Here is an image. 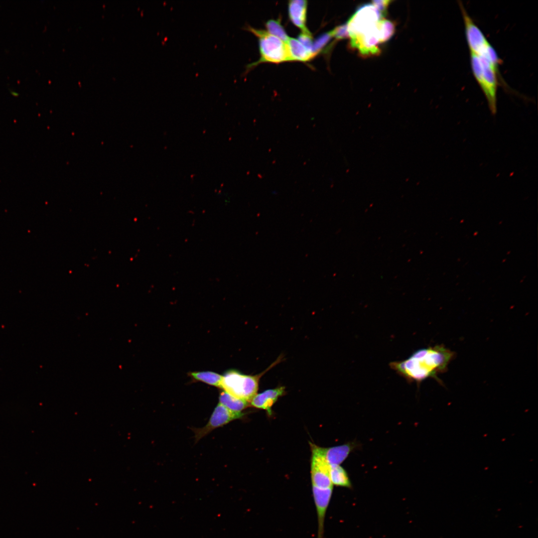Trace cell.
I'll return each mask as SVG.
<instances>
[{
  "label": "cell",
  "instance_id": "obj_14",
  "mask_svg": "<svg viewBox=\"0 0 538 538\" xmlns=\"http://www.w3.org/2000/svg\"><path fill=\"white\" fill-rule=\"evenodd\" d=\"M249 402L238 398L225 391L221 393L219 403L231 411L241 413L249 405Z\"/></svg>",
  "mask_w": 538,
  "mask_h": 538
},
{
  "label": "cell",
  "instance_id": "obj_4",
  "mask_svg": "<svg viewBox=\"0 0 538 538\" xmlns=\"http://www.w3.org/2000/svg\"><path fill=\"white\" fill-rule=\"evenodd\" d=\"M258 37L261 58L257 63H280L291 60L287 45L279 38L264 30L247 28Z\"/></svg>",
  "mask_w": 538,
  "mask_h": 538
},
{
  "label": "cell",
  "instance_id": "obj_19",
  "mask_svg": "<svg viewBox=\"0 0 538 538\" xmlns=\"http://www.w3.org/2000/svg\"><path fill=\"white\" fill-rule=\"evenodd\" d=\"M332 37L331 31L320 36L312 45V52L315 56L327 44Z\"/></svg>",
  "mask_w": 538,
  "mask_h": 538
},
{
  "label": "cell",
  "instance_id": "obj_15",
  "mask_svg": "<svg viewBox=\"0 0 538 538\" xmlns=\"http://www.w3.org/2000/svg\"><path fill=\"white\" fill-rule=\"evenodd\" d=\"M329 477L333 485L347 488H352L351 482L346 471L339 465L330 466Z\"/></svg>",
  "mask_w": 538,
  "mask_h": 538
},
{
  "label": "cell",
  "instance_id": "obj_16",
  "mask_svg": "<svg viewBox=\"0 0 538 538\" xmlns=\"http://www.w3.org/2000/svg\"><path fill=\"white\" fill-rule=\"evenodd\" d=\"M191 376L195 380L210 385L220 387L223 376L211 371L193 372Z\"/></svg>",
  "mask_w": 538,
  "mask_h": 538
},
{
  "label": "cell",
  "instance_id": "obj_13",
  "mask_svg": "<svg viewBox=\"0 0 538 538\" xmlns=\"http://www.w3.org/2000/svg\"><path fill=\"white\" fill-rule=\"evenodd\" d=\"M286 44L291 60L307 61L315 56L296 39L289 38Z\"/></svg>",
  "mask_w": 538,
  "mask_h": 538
},
{
  "label": "cell",
  "instance_id": "obj_18",
  "mask_svg": "<svg viewBox=\"0 0 538 538\" xmlns=\"http://www.w3.org/2000/svg\"><path fill=\"white\" fill-rule=\"evenodd\" d=\"M266 25L269 34L277 37L285 43L287 42L289 37L279 20H269Z\"/></svg>",
  "mask_w": 538,
  "mask_h": 538
},
{
  "label": "cell",
  "instance_id": "obj_11",
  "mask_svg": "<svg viewBox=\"0 0 538 538\" xmlns=\"http://www.w3.org/2000/svg\"><path fill=\"white\" fill-rule=\"evenodd\" d=\"M358 446L357 442L352 441L341 445L323 448V452L325 459L330 466L339 465Z\"/></svg>",
  "mask_w": 538,
  "mask_h": 538
},
{
  "label": "cell",
  "instance_id": "obj_5",
  "mask_svg": "<svg viewBox=\"0 0 538 538\" xmlns=\"http://www.w3.org/2000/svg\"><path fill=\"white\" fill-rule=\"evenodd\" d=\"M458 4L463 19L466 40L470 52L479 56H486L493 47L469 15L462 2L459 1Z\"/></svg>",
  "mask_w": 538,
  "mask_h": 538
},
{
  "label": "cell",
  "instance_id": "obj_1",
  "mask_svg": "<svg viewBox=\"0 0 538 538\" xmlns=\"http://www.w3.org/2000/svg\"><path fill=\"white\" fill-rule=\"evenodd\" d=\"M454 353L442 345L421 348L414 352L407 359L392 362L389 365L408 383L419 385L432 378L440 383L437 375L446 371Z\"/></svg>",
  "mask_w": 538,
  "mask_h": 538
},
{
  "label": "cell",
  "instance_id": "obj_12",
  "mask_svg": "<svg viewBox=\"0 0 538 538\" xmlns=\"http://www.w3.org/2000/svg\"><path fill=\"white\" fill-rule=\"evenodd\" d=\"M307 1L292 0L288 3V13L291 21L302 31H308L306 27Z\"/></svg>",
  "mask_w": 538,
  "mask_h": 538
},
{
  "label": "cell",
  "instance_id": "obj_7",
  "mask_svg": "<svg viewBox=\"0 0 538 538\" xmlns=\"http://www.w3.org/2000/svg\"><path fill=\"white\" fill-rule=\"evenodd\" d=\"M311 478L312 486L319 488L333 487L329 477L330 466L326 461L323 448L311 444Z\"/></svg>",
  "mask_w": 538,
  "mask_h": 538
},
{
  "label": "cell",
  "instance_id": "obj_22",
  "mask_svg": "<svg viewBox=\"0 0 538 538\" xmlns=\"http://www.w3.org/2000/svg\"><path fill=\"white\" fill-rule=\"evenodd\" d=\"M390 2L391 1L389 0H379L372 1L371 4L379 11L383 18L386 14L387 9Z\"/></svg>",
  "mask_w": 538,
  "mask_h": 538
},
{
  "label": "cell",
  "instance_id": "obj_9",
  "mask_svg": "<svg viewBox=\"0 0 538 538\" xmlns=\"http://www.w3.org/2000/svg\"><path fill=\"white\" fill-rule=\"evenodd\" d=\"M312 488L318 520L317 538H323L324 521L331 499L333 487L322 489L312 486Z\"/></svg>",
  "mask_w": 538,
  "mask_h": 538
},
{
  "label": "cell",
  "instance_id": "obj_17",
  "mask_svg": "<svg viewBox=\"0 0 538 538\" xmlns=\"http://www.w3.org/2000/svg\"><path fill=\"white\" fill-rule=\"evenodd\" d=\"M378 37L380 43L389 40L395 33L394 23L388 19H381L377 24Z\"/></svg>",
  "mask_w": 538,
  "mask_h": 538
},
{
  "label": "cell",
  "instance_id": "obj_23",
  "mask_svg": "<svg viewBox=\"0 0 538 538\" xmlns=\"http://www.w3.org/2000/svg\"><path fill=\"white\" fill-rule=\"evenodd\" d=\"M10 93L12 96L15 97H18V95H19L18 93L17 92H15V91H13V90L10 91Z\"/></svg>",
  "mask_w": 538,
  "mask_h": 538
},
{
  "label": "cell",
  "instance_id": "obj_2",
  "mask_svg": "<svg viewBox=\"0 0 538 538\" xmlns=\"http://www.w3.org/2000/svg\"><path fill=\"white\" fill-rule=\"evenodd\" d=\"M470 63L474 76L481 88L491 114L497 113L498 68L483 56L470 52Z\"/></svg>",
  "mask_w": 538,
  "mask_h": 538
},
{
  "label": "cell",
  "instance_id": "obj_8",
  "mask_svg": "<svg viewBox=\"0 0 538 538\" xmlns=\"http://www.w3.org/2000/svg\"><path fill=\"white\" fill-rule=\"evenodd\" d=\"M243 412L236 413L230 411L219 403L215 407L207 424L202 427L192 428L195 434L196 442L212 430L222 427L229 422L242 417Z\"/></svg>",
  "mask_w": 538,
  "mask_h": 538
},
{
  "label": "cell",
  "instance_id": "obj_10",
  "mask_svg": "<svg viewBox=\"0 0 538 538\" xmlns=\"http://www.w3.org/2000/svg\"><path fill=\"white\" fill-rule=\"evenodd\" d=\"M285 392V388L283 386L267 390L260 394H256L252 399L251 405L256 408L263 409L267 411L269 415L271 414V407L276 402L279 397L282 396Z\"/></svg>",
  "mask_w": 538,
  "mask_h": 538
},
{
  "label": "cell",
  "instance_id": "obj_3",
  "mask_svg": "<svg viewBox=\"0 0 538 538\" xmlns=\"http://www.w3.org/2000/svg\"><path fill=\"white\" fill-rule=\"evenodd\" d=\"M280 360L278 359L266 370L256 375L243 374L235 370H229L223 376L220 387L235 397L250 402L257 394L260 378Z\"/></svg>",
  "mask_w": 538,
  "mask_h": 538
},
{
  "label": "cell",
  "instance_id": "obj_6",
  "mask_svg": "<svg viewBox=\"0 0 538 538\" xmlns=\"http://www.w3.org/2000/svg\"><path fill=\"white\" fill-rule=\"evenodd\" d=\"M382 18L380 13L372 4L362 5L347 23L349 37L364 33L373 29Z\"/></svg>",
  "mask_w": 538,
  "mask_h": 538
},
{
  "label": "cell",
  "instance_id": "obj_21",
  "mask_svg": "<svg viewBox=\"0 0 538 538\" xmlns=\"http://www.w3.org/2000/svg\"><path fill=\"white\" fill-rule=\"evenodd\" d=\"M332 37L337 40H341L349 37L347 23L339 25L331 31Z\"/></svg>",
  "mask_w": 538,
  "mask_h": 538
},
{
  "label": "cell",
  "instance_id": "obj_20",
  "mask_svg": "<svg viewBox=\"0 0 538 538\" xmlns=\"http://www.w3.org/2000/svg\"><path fill=\"white\" fill-rule=\"evenodd\" d=\"M298 40L310 52H312V37L309 31H302L298 37Z\"/></svg>",
  "mask_w": 538,
  "mask_h": 538
}]
</instances>
